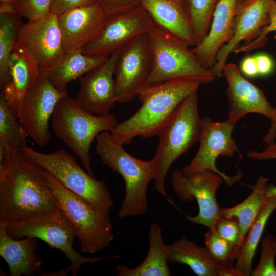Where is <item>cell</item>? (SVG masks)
Masks as SVG:
<instances>
[{"label": "cell", "instance_id": "1", "mask_svg": "<svg viewBox=\"0 0 276 276\" xmlns=\"http://www.w3.org/2000/svg\"><path fill=\"white\" fill-rule=\"evenodd\" d=\"M43 170L21 150L0 156V222H19L58 208Z\"/></svg>", "mask_w": 276, "mask_h": 276}, {"label": "cell", "instance_id": "2", "mask_svg": "<svg viewBox=\"0 0 276 276\" xmlns=\"http://www.w3.org/2000/svg\"><path fill=\"white\" fill-rule=\"evenodd\" d=\"M200 85L192 81L171 80L145 86L137 96L142 103L140 108L118 123L110 133L122 145L137 136L157 135L180 104Z\"/></svg>", "mask_w": 276, "mask_h": 276}, {"label": "cell", "instance_id": "3", "mask_svg": "<svg viewBox=\"0 0 276 276\" xmlns=\"http://www.w3.org/2000/svg\"><path fill=\"white\" fill-rule=\"evenodd\" d=\"M96 139V153L102 163L119 173L124 181L125 193L118 212L119 219L144 214L148 210V186L154 178V158L142 160L133 157L110 131L102 132Z\"/></svg>", "mask_w": 276, "mask_h": 276}, {"label": "cell", "instance_id": "4", "mask_svg": "<svg viewBox=\"0 0 276 276\" xmlns=\"http://www.w3.org/2000/svg\"><path fill=\"white\" fill-rule=\"evenodd\" d=\"M51 122L56 136L81 160L86 171L94 176L89 152L91 143L102 132L113 129L118 123L114 116L94 114L67 94L57 103Z\"/></svg>", "mask_w": 276, "mask_h": 276}, {"label": "cell", "instance_id": "5", "mask_svg": "<svg viewBox=\"0 0 276 276\" xmlns=\"http://www.w3.org/2000/svg\"><path fill=\"white\" fill-rule=\"evenodd\" d=\"M153 54V64L146 85L171 80H187L200 84L216 77L204 66L185 42L154 25L147 33Z\"/></svg>", "mask_w": 276, "mask_h": 276}, {"label": "cell", "instance_id": "6", "mask_svg": "<svg viewBox=\"0 0 276 276\" xmlns=\"http://www.w3.org/2000/svg\"><path fill=\"white\" fill-rule=\"evenodd\" d=\"M202 125L197 91L189 96L178 106L157 136L159 143L155 155V189L167 196L166 177L173 163L199 141Z\"/></svg>", "mask_w": 276, "mask_h": 276}, {"label": "cell", "instance_id": "7", "mask_svg": "<svg viewBox=\"0 0 276 276\" xmlns=\"http://www.w3.org/2000/svg\"><path fill=\"white\" fill-rule=\"evenodd\" d=\"M43 172L56 197L58 208L75 229L81 251L95 254L108 246L114 239L109 212L94 208L47 171L43 169Z\"/></svg>", "mask_w": 276, "mask_h": 276}, {"label": "cell", "instance_id": "8", "mask_svg": "<svg viewBox=\"0 0 276 276\" xmlns=\"http://www.w3.org/2000/svg\"><path fill=\"white\" fill-rule=\"evenodd\" d=\"M21 151L94 208L109 212L113 206L114 201L105 182L85 171L64 150L43 153L26 145Z\"/></svg>", "mask_w": 276, "mask_h": 276}, {"label": "cell", "instance_id": "9", "mask_svg": "<svg viewBox=\"0 0 276 276\" xmlns=\"http://www.w3.org/2000/svg\"><path fill=\"white\" fill-rule=\"evenodd\" d=\"M6 232L15 239L27 237L40 239L50 247L61 251L70 261L71 273L76 276L81 267L85 264H94L99 261L117 258L110 257H84L76 251L73 243L77 237L75 229L63 213L57 209L19 222L6 223Z\"/></svg>", "mask_w": 276, "mask_h": 276}, {"label": "cell", "instance_id": "10", "mask_svg": "<svg viewBox=\"0 0 276 276\" xmlns=\"http://www.w3.org/2000/svg\"><path fill=\"white\" fill-rule=\"evenodd\" d=\"M235 124L228 120L215 121L210 117L202 118L199 149L189 164L182 168V172L188 175L210 170L220 175L228 186L239 181L243 177L241 170L228 176L216 166L219 156L232 157L240 151L232 136Z\"/></svg>", "mask_w": 276, "mask_h": 276}, {"label": "cell", "instance_id": "11", "mask_svg": "<svg viewBox=\"0 0 276 276\" xmlns=\"http://www.w3.org/2000/svg\"><path fill=\"white\" fill-rule=\"evenodd\" d=\"M223 181L220 175L210 170L188 175L179 169L173 172L171 181L176 195L187 203L195 199L198 205V214L195 216H187L186 220L214 229L220 216L216 194Z\"/></svg>", "mask_w": 276, "mask_h": 276}, {"label": "cell", "instance_id": "12", "mask_svg": "<svg viewBox=\"0 0 276 276\" xmlns=\"http://www.w3.org/2000/svg\"><path fill=\"white\" fill-rule=\"evenodd\" d=\"M153 54L147 34L120 49L115 71L117 102L127 103L137 96L150 74Z\"/></svg>", "mask_w": 276, "mask_h": 276}, {"label": "cell", "instance_id": "13", "mask_svg": "<svg viewBox=\"0 0 276 276\" xmlns=\"http://www.w3.org/2000/svg\"><path fill=\"white\" fill-rule=\"evenodd\" d=\"M40 75L24 98L19 118L27 135L37 145L44 147L51 136L49 120L59 100L68 93L58 89Z\"/></svg>", "mask_w": 276, "mask_h": 276}, {"label": "cell", "instance_id": "14", "mask_svg": "<svg viewBox=\"0 0 276 276\" xmlns=\"http://www.w3.org/2000/svg\"><path fill=\"white\" fill-rule=\"evenodd\" d=\"M154 25L140 5L107 18L98 37L81 49L85 54L108 56L137 37L147 34Z\"/></svg>", "mask_w": 276, "mask_h": 276}, {"label": "cell", "instance_id": "15", "mask_svg": "<svg viewBox=\"0 0 276 276\" xmlns=\"http://www.w3.org/2000/svg\"><path fill=\"white\" fill-rule=\"evenodd\" d=\"M17 41L27 50L39 67L53 65L65 53L58 16L50 12L22 24Z\"/></svg>", "mask_w": 276, "mask_h": 276}, {"label": "cell", "instance_id": "16", "mask_svg": "<svg viewBox=\"0 0 276 276\" xmlns=\"http://www.w3.org/2000/svg\"><path fill=\"white\" fill-rule=\"evenodd\" d=\"M120 51H114L104 63L79 78L80 88L75 100L94 114L109 113L117 102L114 71Z\"/></svg>", "mask_w": 276, "mask_h": 276}, {"label": "cell", "instance_id": "17", "mask_svg": "<svg viewBox=\"0 0 276 276\" xmlns=\"http://www.w3.org/2000/svg\"><path fill=\"white\" fill-rule=\"evenodd\" d=\"M227 83L228 119L235 124L249 113H258L272 120L275 107L263 92L245 79L234 63H226L222 71Z\"/></svg>", "mask_w": 276, "mask_h": 276}, {"label": "cell", "instance_id": "18", "mask_svg": "<svg viewBox=\"0 0 276 276\" xmlns=\"http://www.w3.org/2000/svg\"><path fill=\"white\" fill-rule=\"evenodd\" d=\"M274 1L247 0L242 5L232 38L219 49L215 64L211 68L216 77L222 76V71L229 55L240 47L242 42L246 44L253 41L267 25L270 7Z\"/></svg>", "mask_w": 276, "mask_h": 276}, {"label": "cell", "instance_id": "19", "mask_svg": "<svg viewBox=\"0 0 276 276\" xmlns=\"http://www.w3.org/2000/svg\"><path fill=\"white\" fill-rule=\"evenodd\" d=\"M106 19L98 3L77 7L58 15L65 52L81 49L96 39Z\"/></svg>", "mask_w": 276, "mask_h": 276}, {"label": "cell", "instance_id": "20", "mask_svg": "<svg viewBox=\"0 0 276 276\" xmlns=\"http://www.w3.org/2000/svg\"><path fill=\"white\" fill-rule=\"evenodd\" d=\"M247 1L220 0L207 35L192 47L193 52L205 67L212 68L215 65L217 54L232 38L239 10Z\"/></svg>", "mask_w": 276, "mask_h": 276}, {"label": "cell", "instance_id": "21", "mask_svg": "<svg viewBox=\"0 0 276 276\" xmlns=\"http://www.w3.org/2000/svg\"><path fill=\"white\" fill-rule=\"evenodd\" d=\"M9 70V81L1 94L19 118L26 95L41 75L39 66L24 46L17 41L11 54Z\"/></svg>", "mask_w": 276, "mask_h": 276}, {"label": "cell", "instance_id": "22", "mask_svg": "<svg viewBox=\"0 0 276 276\" xmlns=\"http://www.w3.org/2000/svg\"><path fill=\"white\" fill-rule=\"evenodd\" d=\"M154 25L191 47L196 43L183 0H140Z\"/></svg>", "mask_w": 276, "mask_h": 276}, {"label": "cell", "instance_id": "23", "mask_svg": "<svg viewBox=\"0 0 276 276\" xmlns=\"http://www.w3.org/2000/svg\"><path fill=\"white\" fill-rule=\"evenodd\" d=\"M6 224L0 222V255L8 264L10 276H32L42 267L41 258L36 251L37 238L27 237L15 239L6 232Z\"/></svg>", "mask_w": 276, "mask_h": 276}, {"label": "cell", "instance_id": "24", "mask_svg": "<svg viewBox=\"0 0 276 276\" xmlns=\"http://www.w3.org/2000/svg\"><path fill=\"white\" fill-rule=\"evenodd\" d=\"M108 56L87 55L78 49L65 52L54 64L39 71L57 88L66 91L70 82L102 64Z\"/></svg>", "mask_w": 276, "mask_h": 276}, {"label": "cell", "instance_id": "25", "mask_svg": "<svg viewBox=\"0 0 276 276\" xmlns=\"http://www.w3.org/2000/svg\"><path fill=\"white\" fill-rule=\"evenodd\" d=\"M166 258L168 263L187 265L198 276H221L222 268L215 263L206 248L185 236L166 245Z\"/></svg>", "mask_w": 276, "mask_h": 276}, {"label": "cell", "instance_id": "26", "mask_svg": "<svg viewBox=\"0 0 276 276\" xmlns=\"http://www.w3.org/2000/svg\"><path fill=\"white\" fill-rule=\"evenodd\" d=\"M149 250L143 262L130 268L119 264L116 266L118 276H170L171 273L166 258V245L159 224L154 222L148 233Z\"/></svg>", "mask_w": 276, "mask_h": 276}, {"label": "cell", "instance_id": "27", "mask_svg": "<svg viewBox=\"0 0 276 276\" xmlns=\"http://www.w3.org/2000/svg\"><path fill=\"white\" fill-rule=\"evenodd\" d=\"M268 181L267 178L260 176L252 186L251 193L244 201L232 207L220 208V216L237 219L241 230V245L262 208L270 198L266 195Z\"/></svg>", "mask_w": 276, "mask_h": 276}, {"label": "cell", "instance_id": "28", "mask_svg": "<svg viewBox=\"0 0 276 276\" xmlns=\"http://www.w3.org/2000/svg\"><path fill=\"white\" fill-rule=\"evenodd\" d=\"M275 209L276 197L270 198L262 208L240 246L234 266L241 276L251 275L256 250L267 222Z\"/></svg>", "mask_w": 276, "mask_h": 276}, {"label": "cell", "instance_id": "29", "mask_svg": "<svg viewBox=\"0 0 276 276\" xmlns=\"http://www.w3.org/2000/svg\"><path fill=\"white\" fill-rule=\"evenodd\" d=\"M26 133L17 114L0 96V156L8 150H21L26 146Z\"/></svg>", "mask_w": 276, "mask_h": 276}, {"label": "cell", "instance_id": "30", "mask_svg": "<svg viewBox=\"0 0 276 276\" xmlns=\"http://www.w3.org/2000/svg\"><path fill=\"white\" fill-rule=\"evenodd\" d=\"M21 17L18 14L0 13L1 90L9 81V61L22 24Z\"/></svg>", "mask_w": 276, "mask_h": 276}, {"label": "cell", "instance_id": "31", "mask_svg": "<svg viewBox=\"0 0 276 276\" xmlns=\"http://www.w3.org/2000/svg\"><path fill=\"white\" fill-rule=\"evenodd\" d=\"M196 41L200 43L210 30L215 8L220 0H183Z\"/></svg>", "mask_w": 276, "mask_h": 276}, {"label": "cell", "instance_id": "32", "mask_svg": "<svg viewBox=\"0 0 276 276\" xmlns=\"http://www.w3.org/2000/svg\"><path fill=\"white\" fill-rule=\"evenodd\" d=\"M205 248L220 267L228 268L234 266L239 247L220 237L214 229L205 234Z\"/></svg>", "mask_w": 276, "mask_h": 276}, {"label": "cell", "instance_id": "33", "mask_svg": "<svg viewBox=\"0 0 276 276\" xmlns=\"http://www.w3.org/2000/svg\"><path fill=\"white\" fill-rule=\"evenodd\" d=\"M276 237L267 235L262 240L258 264L252 269V276H276Z\"/></svg>", "mask_w": 276, "mask_h": 276}, {"label": "cell", "instance_id": "34", "mask_svg": "<svg viewBox=\"0 0 276 276\" xmlns=\"http://www.w3.org/2000/svg\"><path fill=\"white\" fill-rule=\"evenodd\" d=\"M213 229L220 237L240 247L241 230L236 218L220 216L216 221Z\"/></svg>", "mask_w": 276, "mask_h": 276}, {"label": "cell", "instance_id": "35", "mask_svg": "<svg viewBox=\"0 0 276 276\" xmlns=\"http://www.w3.org/2000/svg\"><path fill=\"white\" fill-rule=\"evenodd\" d=\"M272 32H276V0L272 3L270 7L268 23L262 29L258 36L250 43L241 45L234 53L250 52L262 47L267 40V35Z\"/></svg>", "mask_w": 276, "mask_h": 276}, {"label": "cell", "instance_id": "36", "mask_svg": "<svg viewBox=\"0 0 276 276\" xmlns=\"http://www.w3.org/2000/svg\"><path fill=\"white\" fill-rule=\"evenodd\" d=\"M19 15L28 20L38 19L50 12L52 0H17Z\"/></svg>", "mask_w": 276, "mask_h": 276}, {"label": "cell", "instance_id": "37", "mask_svg": "<svg viewBox=\"0 0 276 276\" xmlns=\"http://www.w3.org/2000/svg\"><path fill=\"white\" fill-rule=\"evenodd\" d=\"M266 146L265 149L261 151H249L247 153V157L261 161L276 159V135L274 140ZM266 195L268 198L276 197V186L268 183L266 190Z\"/></svg>", "mask_w": 276, "mask_h": 276}, {"label": "cell", "instance_id": "38", "mask_svg": "<svg viewBox=\"0 0 276 276\" xmlns=\"http://www.w3.org/2000/svg\"><path fill=\"white\" fill-rule=\"evenodd\" d=\"M106 18L141 5L140 0H98Z\"/></svg>", "mask_w": 276, "mask_h": 276}, {"label": "cell", "instance_id": "39", "mask_svg": "<svg viewBox=\"0 0 276 276\" xmlns=\"http://www.w3.org/2000/svg\"><path fill=\"white\" fill-rule=\"evenodd\" d=\"M98 3V0H52L50 12L57 16L71 9Z\"/></svg>", "mask_w": 276, "mask_h": 276}, {"label": "cell", "instance_id": "40", "mask_svg": "<svg viewBox=\"0 0 276 276\" xmlns=\"http://www.w3.org/2000/svg\"><path fill=\"white\" fill-rule=\"evenodd\" d=\"M256 60L258 75L266 76L273 69V62L271 57L266 54H260L255 56Z\"/></svg>", "mask_w": 276, "mask_h": 276}, {"label": "cell", "instance_id": "41", "mask_svg": "<svg viewBox=\"0 0 276 276\" xmlns=\"http://www.w3.org/2000/svg\"><path fill=\"white\" fill-rule=\"evenodd\" d=\"M240 70L244 75L249 77H254L259 75L255 56L245 57L241 63Z\"/></svg>", "mask_w": 276, "mask_h": 276}, {"label": "cell", "instance_id": "42", "mask_svg": "<svg viewBox=\"0 0 276 276\" xmlns=\"http://www.w3.org/2000/svg\"><path fill=\"white\" fill-rule=\"evenodd\" d=\"M0 13L19 14L17 0H0Z\"/></svg>", "mask_w": 276, "mask_h": 276}, {"label": "cell", "instance_id": "43", "mask_svg": "<svg viewBox=\"0 0 276 276\" xmlns=\"http://www.w3.org/2000/svg\"><path fill=\"white\" fill-rule=\"evenodd\" d=\"M276 135V107H275V116L272 120L271 121L270 126L268 132L264 137L263 141L265 144L267 145L272 142Z\"/></svg>", "mask_w": 276, "mask_h": 276}, {"label": "cell", "instance_id": "44", "mask_svg": "<svg viewBox=\"0 0 276 276\" xmlns=\"http://www.w3.org/2000/svg\"><path fill=\"white\" fill-rule=\"evenodd\" d=\"M71 272V267L70 265L63 269L60 270L56 272H44L41 274V275L46 276H65L67 275L68 273Z\"/></svg>", "mask_w": 276, "mask_h": 276}, {"label": "cell", "instance_id": "45", "mask_svg": "<svg viewBox=\"0 0 276 276\" xmlns=\"http://www.w3.org/2000/svg\"><path fill=\"white\" fill-rule=\"evenodd\" d=\"M274 38H275V39L276 40V35H275Z\"/></svg>", "mask_w": 276, "mask_h": 276}]
</instances>
